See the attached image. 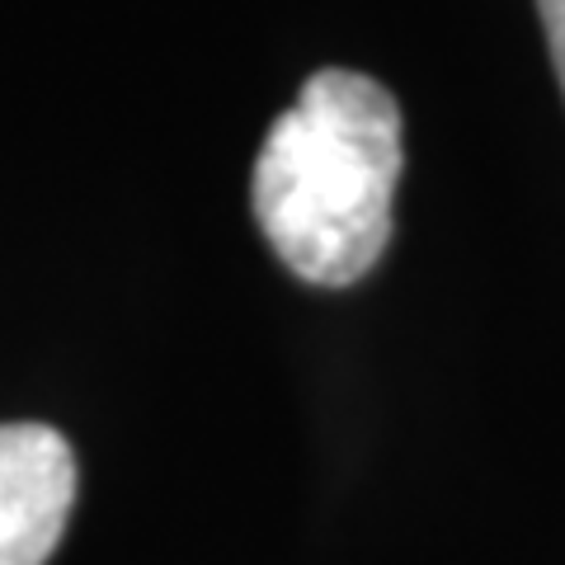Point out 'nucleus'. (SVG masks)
<instances>
[{
	"label": "nucleus",
	"instance_id": "nucleus-2",
	"mask_svg": "<svg viewBox=\"0 0 565 565\" xmlns=\"http://www.w3.org/2000/svg\"><path fill=\"white\" fill-rule=\"evenodd\" d=\"M76 504V457L47 424H0V565H47Z\"/></svg>",
	"mask_w": 565,
	"mask_h": 565
},
{
	"label": "nucleus",
	"instance_id": "nucleus-1",
	"mask_svg": "<svg viewBox=\"0 0 565 565\" xmlns=\"http://www.w3.org/2000/svg\"><path fill=\"white\" fill-rule=\"evenodd\" d=\"M405 166L401 109L382 81L326 66L255 156V222L274 255L316 288H349L392 241Z\"/></svg>",
	"mask_w": 565,
	"mask_h": 565
},
{
	"label": "nucleus",
	"instance_id": "nucleus-3",
	"mask_svg": "<svg viewBox=\"0 0 565 565\" xmlns=\"http://www.w3.org/2000/svg\"><path fill=\"white\" fill-rule=\"evenodd\" d=\"M537 14H542L546 47H552V66H556L561 95H565V0H537Z\"/></svg>",
	"mask_w": 565,
	"mask_h": 565
}]
</instances>
